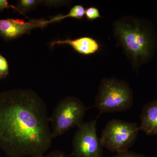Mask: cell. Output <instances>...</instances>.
Wrapping results in <instances>:
<instances>
[{"label":"cell","mask_w":157,"mask_h":157,"mask_svg":"<svg viewBox=\"0 0 157 157\" xmlns=\"http://www.w3.org/2000/svg\"><path fill=\"white\" fill-rule=\"evenodd\" d=\"M10 8H12L14 10H16V7L12 5H9L7 0H0V11Z\"/></svg>","instance_id":"cell-17"},{"label":"cell","mask_w":157,"mask_h":157,"mask_svg":"<svg viewBox=\"0 0 157 157\" xmlns=\"http://www.w3.org/2000/svg\"><path fill=\"white\" fill-rule=\"evenodd\" d=\"M112 157H146L142 154L137 153L135 152L128 151L118 153Z\"/></svg>","instance_id":"cell-14"},{"label":"cell","mask_w":157,"mask_h":157,"mask_svg":"<svg viewBox=\"0 0 157 157\" xmlns=\"http://www.w3.org/2000/svg\"><path fill=\"white\" fill-rule=\"evenodd\" d=\"M47 105L36 92L0 93V147L11 157H39L52 144Z\"/></svg>","instance_id":"cell-1"},{"label":"cell","mask_w":157,"mask_h":157,"mask_svg":"<svg viewBox=\"0 0 157 157\" xmlns=\"http://www.w3.org/2000/svg\"><path fill=\"white\" fill-rule=\"evenodd\" d=\"M85 10L82 5H76L71 9L70 12L66 15H59L51 18L49 20L50 23L59 21L67 17H73L80 19L83 18L85 15Z\"/></svg>","instance_id":"cell-10"},{"label":"cell","mask_w":157,"mask_h":157,"mask_svg":"<svg viewBox=\"0 0 157 157\" xmlns=\"http://www.w3.org/2000/svg\"><path fill=\"white\" fill-rule=\"evenodd\" d=\"M39 157H68L63 151L59 150L53 151L46 155H43Z\"/></svg>","instance_id":"cell-15"},{"label":"cell","mask_w":157,"mask_h":157,"mask_svg":"<svg viewBox=\"0 0 157 157\" xmlns=\"http://www.w3.org/2000/svg\"><path fill=\"white\" fill-rule=\"evenodd\" d=\"M86 108L79 99L67 96L60 101L49 117L53 139L84 122Z\"/></svg>","instance_id":"cell-4"},{"label":"cell","mask_w":157,"mask_h":157,"mask_svg":"<svg viewBox=\"0 0 157 157\" xmlns=\"http://www.w3.org/2000/svg\"><path fill=\"white\" fill-rule=\"evenodd\" d=\"M1 78H2V77H1V76H0V79H1Z\"/></svg>","instance_id":"cell-18"},{"label":"cell","mask_w":157,"mask_h":157,"mask_svg":"<svg viewBox=\"0 0 157 157\" xmlns=\"http://www.w3.org/2000/svg\"><path fill=\"white\" fill-rule=\"evenodd\" d=\"M140 119L139 130L147 135H157V98L144 105Z\"/></svg>","instance_id":"cell-8"},{"label":"cell","mask_w":157,"mask_h":157,"mask_svg":"<svg viewBox=\"0 0 157 157\" xmlns=\"http://www.w3.org/2000/svg\"><path fill=\"white\" fill-rule=\"evenodd\" d=\"M133 94L126 82L116 78L101 81L95 99V107L101 113L126 111L133 104Z\"/></svg>","instance_id":"cell-3"},{"label":"cell","mask_w":157,"mask_h":157,"mask_svg":"<svg viewBox=\"0 0 157 157\" xmlns=\"http://www.w3.org/2000/svg\"><path fill=\"white\" fill-rule=\"evenodd\" d=\"M114 30L135 67L152 57L157 47V36L151 26L140 20H124L116 23Z\"/></svg>","instance_id":"cell-2"},{"label":"cell","mask_w":157,"mask_h":157,"mask_svg":"<svg viewBox=\"0 0 157 157\" xmlns=\"http://www.w3.org/2000/svg\"><path fill=\"white\" fill-rule=\"evenodd\" d=\"M85 15L89 20H94L101 17L99 10L95 7H90L85 10Z\"/></svg>","instance_id":"cell-12"},{"label":"cell","mask_w":157,"mask_h":157,"mask_svg":"<svg viewBox=\"0 0 157 157\" xmlns=\"http://www.w3.org/2000/svg\"><path fill=\"white\" fill-rule=\"evenodd\" d=\"M67 44L73 47L78 53L84 55H90L97 52L100 48L99 43L96 40L88 37H83L78 39H68L58 40L51 42L50 47L53 48L56 45Z\"/></svg>","instance_id":"cell-9"},{"label":"cell","mask_w":157,"mask_h":157,"mask_svg":"<svg viewBox=\"0 0 157 157\" xmlns=\"http://www.w3.org/2000/svg\"><path fill=\"white\" fill-rule=\"evenodd\" d=\"M97 119L83 122L77 128L74 136L73 157H102L103 147L96 130Z\"/></svg>","instance_id":"cell-6"},{"label":"cell","mask_w":157,"mask_h":157,"mask_svg":"<svg viewBox=\"0 0 157 157\" xmlns=\"http://www.w3.org/2000/svg\"><path fill=\"white\" fill-rule=\"evenodd\" d=\"M49 24V20L44 19H31L25 21L14 18L0 19V37L6 41L13 40L29 33L33 29H43Z\"/></svg>","instance_id":"cell-7"},{"label":"cell","mask_w":157,"mask_h":157,"mask_svg":"<svg viewBox=\"0 0 157 157\" xmlns=\"http://www.w3.org/2000/svg\"><path fill=\"white\" fill-rule=\"evenodd\" d=\"M139 131V127L135 123L111 120L102 132L101 143L111 151L118 153L128 151L137 139Z\"/></svg>","instance_id":"cell-5"},{"label":"cell","mask_w":157,"mask_h":157,"mask_svg":"<svg viewBox=\"0 0 157 157\" xmlns=\"http://www.w3.org/2000/svg\"><path fill=\"white\" fill-rule=\"evenodd\" d=\"M67 2V1H40V3H42L45 6H60Z\"/></svg>","instance_id":"cell-16"},{"label":"cell","mask_w":157,"mask_h":157,"mask_svg":"<svg viewBox=\"0 0 157 157\" xmlns=\"http://www.w3.org/2000/svg\"><path fill=\"white\" fill-rule=\"evenodd\" d=\"M9 74V68L6 59L0 54V76L2 78L6 77Z\"/></svg>","instance_id":"cell-13"},{"label":"cell","mask_w":157,"mask_h":157,"mask_svg":"<svg viewBox=\"0 0 157 157\" xmlns=\"http://www.w3.org/2000/svg\"><path fill=\"white\" fill-rule=\"evenodd\" d=\"M39 3L40 1L38 0H20L17 2L15 10L25 15V13L33 9Z\"/></svg>","instance_id":"cell-11"}]
</instances>
